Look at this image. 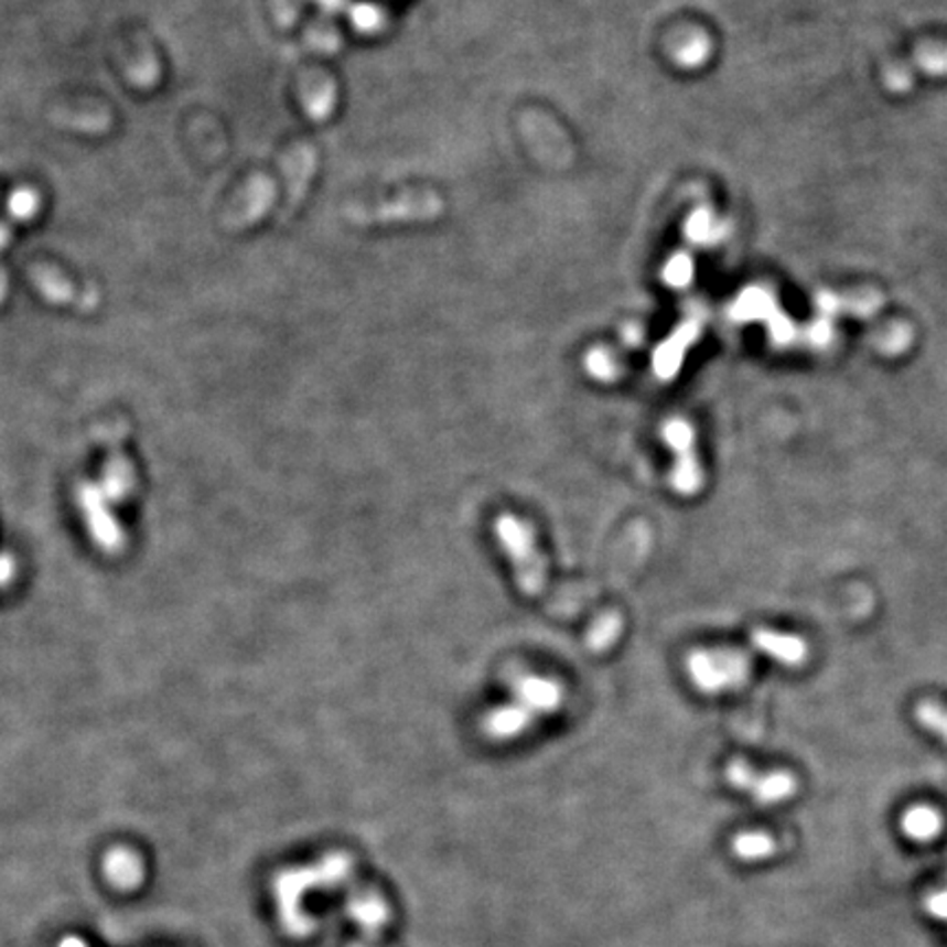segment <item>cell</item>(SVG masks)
<instances>
[{"label": "cell", "instance_id": "d4e9b609", "mask_svg": "<svg viewBox=\"0 0 947 947\" xmlns=\"http://www.w3.org/2000/svg\"><path fill=\"white\" fill-rule=\"evenodd\" d=\"M352 20H354V24L358 26V29H363V31H374L376 26L379 24V20H381V15H379L378 7H374V4H356L354 7V11H352Z\"/></svg>", "mask_w": 947, "mask_h": 947}, {"label": "cell", "instance_id": "9c48e42d", "mask_svg": "<svg viewBox=\"0 0 947 947\" xmlns=\"http://www.w3.org/2000/svg\"><path fill=\"white\" fill-rule=\"evenodd\" d=\"M700 338V325L698 321H687L682 323L667 341H663L658 345V349L654 352V374L660 379H674L678 376L682 360L687 356V352L691 349V345Z\"/></svg>", "mask_w": 947, "mask_h": 947}, {"label": "cell", "instance_id": "52a82bcc", "mask_svg": "<svg viewBox=\"0 0 947 947\" xmlns=\"http://www.w3.org/2000/svg\"><path fill=\"white\" fill-rule=\"evenodd\" d=\"M512 693H514V700L525 704L538 718L556 713L564 702V687L553 678H545L536 674L514 676Z\"/></svg>", "mask_w": 947, "mask_h": 947}, {"label": "cell", "instance_id": "5bb4252c", "mask_svg": "<svg viewBox=\"0 0 947 947\" xmlns=\"http://www.w3.org/2000/svg\"><path fill=\"white\" fill-rule=\"evenodd\" d=\"M57 126L73 128L77 132L104 134L112 126V117L104 108H84V110H57L51 115Z\"/></svg>", "mask_w": 947, "mask_h": 947}, {"label": "cell", "instance_id": "30bf717a", "mask_svg": "<svg viewBox=\"0 0 947 947\" xmlns=\"http://www.w3.org/2000/svg\"><path fill=\"white\" fill-rule=\"evenodd\" d=\"M753 647L781 665L798 667L807 658V645L796 634H783L770 627H757L751 634Z\"/></svg>", "mask_w": 947, "mask_h": 947}, {"label": "cell", "instance_id": "8992f818", "mask_svg": "<svg viewBox=\"0 0 947 947\" xmlns=\"http://www.w3.org/2000/svg\"><path fill=\"white\" fill-rule=\"evenodd\" d=\"M29 279L46 303L75 308L79 312H93L99 305V290L95 286L79 290L64 272L53 266L37 263L29 268Z\"/></svg>", "mask_w": 947, "mask_h": 947}, {"label": "cell", "instance_id": "8fae6325", "mask_svg": "<svg viewBox=\"0 0 947 947\" xmlns=\"http://www.w3.org/2000/svg\"><path fill=\"white\" fill-rule=\"evenodd\" d=\"M345 911L363 928L367 937H378L379 930L390 922V908L386 900L374 891L354 893Z\"/></svg>", "mask_w": 947, "mask_h": 947}, {"label": "cell", "instance_id": "ac0fdd59", "mask_svg": "<svg viewBox=\"0 0 947 947\" xmlns=\"http://www.w3.org/2000/svg\"><path fill=\"white\" fill-rule=\"evenodd\" d=\"M126 75H128V79H130L134 86L143 88V90H150L152 86H157V84L161 82V62H159V57H157L154 49L146 44V46L139 51L137 62H130V64H128Z\"/></svg>", "mask_w": 947, "mask_h": 947}, {"label": "cell", "instance_id": "7402d4cb", "mask_svg": "<svg viewBox=\"0 0 947 947\" xmlns=\"http://www.w3.org/2000/svg\"><path fill=\"white\" fill-rule=\"evenodd\" d=\"M713 230H715V224H713V215L709 208H698L687 222V237L691 241H698V244L709 241Z\"/></svg>", "mask_w": 947, "mask_h": 947}, {"label": "cell", "instance_id": "d6986e66", "mask_svg": "<svg viewBox=\"0 0 947 947\" xmlns=\"http://www.w3.org/2000/svg\"><path fill=\"white\" fill-rule=\"evenodd\" d=\"M915 715H917V722H919L926 731L935 733L941 742H946L947 744V707H944V704H941V702H937V700H924V702L915 709Z\"/></svg>", "mask_w": 947, "mask_h": 947}, {"label": "cell", "instance_id": "4fadbf2b", "mask_svg": "<svg viewBox=\"0 0 947 947\" xmlns=\"http://www.w3.org/2000/svg\"><path fill=\"white\" fill-rule=\"evenodd\" d=\"M902 831L915 842H933L944 831V816L930 805H915L902 816Z\"/></svg>", "mask_w": 947, "mask_h": 947}, {"label": "cell", "instance_id": "7a4b0ae2", "mask_svg": "<svg viewBox=\"0 0 947 947\" xmlns=\"http://www.w3.org/2000/svg\"><path fill=\"white\" fill-rule=\"evenodd\" d=\"M501 549L512 560L516 572V581L525 594H542L549 581L547 560L538 549L536 534L531 525L520 520L514 514H501L494 525Z\"/></svg>", "mask_w": 947, "mask_h": 947}, {"label": "cell", "instance_id": "cb8c5ba5", "mask_svg": "<svg viewBox=\"0 0 947 947\" xmlns=\"http://www.w3.org/2000/svg\"><path fill=\"white\" fill-rule=\"evenodd\" d=\"M707 55H709V42H707V37L698 35V37H693L680 46L678 62L685 66H698L700 62L707 60Z\"/></svg>", "mask_w": 947, "mask_h": 947}, {"label": "cell", "instance_id": "6da1fadb", "mask_svg": "<svg viewBox=\"0 0 947 947\" xmlns=\"http://www.w3.org/2000/svg\"><path fill=\"white\" fill-rule=\"evenodd\" d=\"M354 871V858L349 853L336 851L327 853L321 862L312 867H297L279 873L272 882V893L277 902V915L283 933L292 939H308L316 924L303 913V897L314 889H332L343 884Z\"/></svg>", "mask_w": 947, "mask_h": 947}, {"label": "cell", "instance_id": "44dd1931", "mask_svg": "<svg viewBox=\"0 0 947 947\" xmlns=\"http://www.w3.org/2000/svg\"><path fill=\"white\" fill-rule=\"evenodd\" d=\"M691 277H693V261L685 252L669 259V263L663 270V279L669 288H685L691 283Z\"/></svg>", "mask_w": 947, "mask_h": 947}, {"label": "cell", "instance_id": "7c38bea8", "mask_svg": "<svg viewBox=\"0 0 947 947\" xmlns=\"http://www.w3.org/2000/svg\"><path fill=\"white\" fill-rule=\"evenodd\" d=\"M106 880L119 891H134L143 884V862L130 849H112L104 860Z\"/></svg>", "mask_w": 947, "mask_h": 947}, {"label": "cell", "instance_id": "4316f807", "mask_svg": "<svg viewBox=\"0 0 947 947\" xmlns=\"http://www.w3.org/2000/svg\"><path fill=\"white\" fill-rule=\"evenodd\" d=\"M11 239H13L11 224L7 219H0V252L11 244Z\"/></svg>", "mask_w": 947, "mask_h": 947}, {"label": "cell", "instance_id": "2e32d148", "mask_svg": "<svg viewBox=\"0 0 947 947\" xmlns=\"http://www.w3.org/2000/svg\"><path fill=\"white\" fill-rule=\"evenodd\" d=\"M623 629V618L618 612H605L601 616L594 618V623L590 625L588 634H585V645L592 652H605L610 649Z\"/></svg>", "mask_w": 947, "mask_h": 947}, {"label": "cell", "instance_id": "83f0119b", "mask_svg": "<svg viewBox=\"0 0 947 947\" xmlns=\"http://www.w3.org/2000/svg\"><path fill=\"white\" fill-rule=\"evenodd\" d=\"M7 290H9V281H7V272L0 268V305H2V301H4V297H7Z\"/></svg>", "mask_w": 947, "mask_h": 947}, {"label": "cell", "instance_id": "f1b7e54d", "mask_svg": "<svg viewBox=\"0 0 947 947\" xmlns=\"http://www.w3.org/2000/svg\"><path fill=\"white\" fill-rule=\"evenodd\" d=\"M60 947H88L82 939H77V937H66Z\"/></svg>", "mask_w": 947, "mask_h": 947}, {"label": "cell", "instance_id": "ffe728a7", "mask_svg": "<svg viewBox=\"0 0 947 947\" xmlns=\"http://www.w3.org/2000/svg\"><path fill=\"white\" fill-rule=\"evenodd\" d=\"M585 372L599 381H612L618 378V363L605 349H592L585 356Z\"/></svg>", "mask_w": 947, "mask_h": 947}, {"label": "cell", "instance_id": "e0dca14e", "mask_svg": "<svg viewBox=\"0 0 947 947\" xmlns=\"http://www.w3.org/2000/svg\"><path fill=\"white\" fill-rule=\"evenodd\" d=\"M7 217L15 224H29L33 222L42 211V195L33 187H18L11 191L7 197Z\"/></svg>", "mask_w": 947, "mask_h": 947}, {"label": "cell", "instance_id": "484cf974", "mask_svg": "<svg viewBox=\"0 0 947 947\" xmlns=\"http://www.w3.org/2000/svg\"><path fill=\"white\" fill-rule=\"evenodd\" d=\"M926 913L939 922H947V889L944 891H935L926 897L924 902Z\"/></svg>", "mask_w": 947, "mask_h": 947}, {"label": "cell", "instance_id": "9a60e30c", "mask_svg": "<svg viewBox=\"0 0 947 947\" xmlns=\"http://www.w3.org/2000/svg\"><path fill=\"white\" fill-rule=\"evenodd\" d=\"M731 851L742 862H763L778 851V842L765 831H742L733 838Z\"/></svg>", "mask_w": 947, "mask_h": 947}, {"label": "cell", "instance_id": "603a6c76", "mask_svg": "<svg viewBox=\"0 0 947 947\" xmlns=\"http://www.w3.org/2000/svg\"><path fill=\"white\" fill-rule=\"evenodd\" d=\"M770 308H772L770 297H767V294H763V292H758V290H753V292H749V294H744V297L740 299V303L735 305V310H733V312H735L740 319H755V316L765 314Z\"/></svg>", "mask_w": 947, "mask_h": 947}, {"label": "cell", "instance_id": "3957f363", "mask_svg": "<svg viewBox=\"0 0 947 947\" xmlns=\"http://www.w3.org/2000/svg\"><path fill=\"white\" fill-rule=\"evenodd\" d=\"M687 671L700 691L724 693L749 682L753 663L742 649H698L687 658Z\"/></svg>", "mask_w": 947, "mask_h": 947}, {"label": "cell", "instance_id": "ba28073f", "mask_svg": "<svg viewBox=\"0 0 947 947\" xmlns=\"http://www.w3.org/2000/svg\"><path fill=\"white\" fill-rule=\"evenodd\" d=\"M536 722H538V715H534L518 700H512L507 704H501V707L487 711L483 715L481 729L494 742H509V740L525 735Z\"/></svg>", "mask_w": 947, "mask_h": 947}, {"label": "cell", "instance_id": "5b68a950", "mask_svg": "<svg viewBox=\"0 0 947 947\" xmlns=\"http://www.w3.org/2000/svg\"><path fill=\"white\" fill-rule=\"evenodd\" d=\"M727 781L738 789L749 794L753 800L761 805H776L787 798H792L798 789V781L792 772L785 770H772L763 772L753 767L744 758H733L727 765Z\"/></svg>", "mask_w": 947, "mask_h": 947}, {"label": "cell", "instance_id": "277c9868", "mask_svg": "<svg viewBox=\"0 0 947 947\" xmlns=\"http://www.w3.org/2000/svg\"><path fill=\"white\" fill-rule=\"evenodd\" d=\"M660 434L665 445H669L671 452L676 454L671 476H669L671 487L680 496L698 494L700 487L704 485V470L698 459L693 426L682 417H674L663 423Z\"/></svg>", "mask_w": 947, "mask_h": 947}]
</instances>
